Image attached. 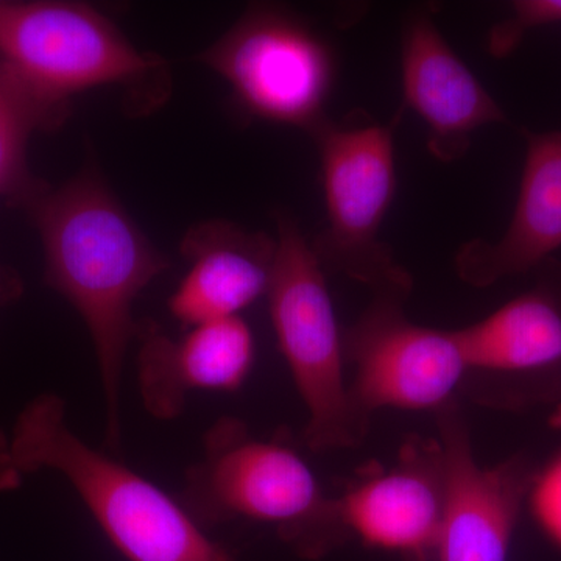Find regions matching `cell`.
I'll list each match as a JSON object with an SVG mask.
<instances>
[{
    "mask_svg": "<svg viewBox=\"0 0 561 561\" xmlns=\"http://www.w3.org/2000/svg\"><path fill=\"white\" fill-rule=\"evenodd\" d=\"M38 228L46 283L77 309L90 331L106 404V443L121 445V383L138 323L133 305L168 271L95 169L60 190L46 187L27 206Z\"/></svg>",
    "mask_w": 561,
    "mask_h": 561,
    "instance_id": "obj_1",
    "label": "cell"
},
{
    "mask_svg": "<svg viewBox=\"0 0 561 561\" xmlns=\"http://www.w3.org/2000/svg\"><path fill=\"white\" fill-rule=\"evenodd\" d=\"M11 470L60 472L130 561H234L179 502L70 430L66 404L43 393L22 409L9 437Z\"/></svg>",
    "mask_w": 561,
    "mask_h": 561,
    "instance_id": "obj_2",
    "label": "cell"
},
{
    "mask_svg": "<svg viewBox=\"0 0 561 561\" xmlns=\"http://www.w3.org/2000/svg\"><path fill=\"white\" fill-rule=\"evenodd\" d=\"M203 459L186 471L181 505L201 526L247 519L273 524L306 559H320L348 538L337 502L289 446L257 440L238 419L205 435Z\"/></svg>",
    "mask_w": 561,
    "mask_h": 561,
    "instance_id": "obj_3",
    "label": "cell"
},
{
    "mask_svg": "<svg viewBox=\"0 0 561 561\" xmlns=\"http://www.w3.org/2000/svg\"><path fill=\"white\" fill-rule=\"evenodd\" d=\"M268 305L280 353L289 365L308 423L306 445L335 451L359 445L368 421L357 412L345 378L339 330L323 265L291 217H278Z\"/></svg>",
    "mask_w": 561,
    "mask_h": 561,
    "instance_id": "obj_4",
    "label": "cell"
},
{
    "mask_svg": "<svg viewBox=\"0 0 561 561\" xmlns=\"http://www.w3.org/2000/svg\"><path fill=\"white\" fill-rule=\"evenodd\" d=\"M319 144L328 224L312 250L321 265L365 284L375 298L404 302L413 280L379 238L397 186L393 125L323 122Z\"/></svg>",
    "mask_w": 561,
    "mask_h": 561,
    "instance_id": "obj_5",
    "label": "cell"
},
{
    "mask_svg": "<svg viewBox=\"0 0 561 561\" xmlns=\"http://www.w3.org/2000/svg\"><path fill=\"white\" fill-rule=\"evenodd\" d=\"M0 58L55 102L92 88L136 87L165 69L101 11L77 2L0 0Z\"/></svg>",
    "mask_w": 561,
    "mask_h": 561,
    "instance_id": "obj_6",
    "label": "cell"
},
{
    "mask_svg": "<svg viewBox=\"0 0 561 561\" xmlns=\"http://www.w3.org/2000/svg\"><path fill=\"white\" fill-rule=\"evenodd\" d=\"M201 60L262 121L313 131L328 119L324 105L334 80L330 47L284 11L251 9Z\"/></svg>",
    "mask_w": 561,
    "mask_h": 561,
    "instance_id": "obj_7",
    "label": "cell"
},
{
    "mask_svg": "<svg viewBox=\"0 0 561 561\" xmlns=\"http://www.w3.org/2000/svg\"><path fill=\"white\" fill-rule=\"evenodd\" d=\"M404 302L375 298L346 332L351 397L365 420L381 409L440 412L468 378L457 331L413 323Z\"/></svg>",
    "mask_w": 561,
    "mask_h": 561,
    "instance_id": "obj_8",
    "label": "cell"
},
{
    "mask_svg": "<svg viewBox=\"0 0 561 561\" xmlns=\"http://www.w3.org/2000/svg\"><path fill=\"white\" fill-rule=\"evenodd\" d=\"M335 502L343 527L365 545L409 561L434 559L446 507L440 440L412 437L393 465L365 468Z\"/></svg>",
    "mask_w": 561,
    "mask_h": 561,
    "instance_id": "obj_9",
    "label": "cell"
},
{
    "mask_svg": "<svg viewBox=\"0 0 561 561\" xmlns=\"http://www.w3.org/2000/svg\"><path fill=\"white\" fill-rule=\"evenodd\" d=\"M437 415L446 465V507L435 559L507 561L534 476L518 459L482 467L456 402Z\"/></svg>",
    "mask_w": 561,
    "mask_h": 561,
    "instance_id": "obj_10",
    "label": "cell"
},
{
    "mask_svg": "<svg viewBox=\"0 0 561 561\" xmlns=\"http://www.w3.org/2000/svg\"><path fill=\"white\" fill-rule=\"evenodd\" d=\"M401 73L405 105L427 125V149L438 161L460 160L479 128L505 122L504 111L443 38L431 10L412 11L402 24Z\"/></svg>",
    "mask_w": 561,
    "mask_h": 561,
    "instance_id": "obj_11",
    "label": "cell"
},
{
    "mask_svg": "<svg viewBox=\"0 0 561 561\" xmlns=\"http://www.w3.org/2000/svg\"><path fill=\"white\" fill-rule=\"evenodd\" d=\"M136 339L140 398L158 420L180 416L192 391L238 390L253 367L254 339L241 317L187 328L176 339L140 321Z\"/></svg>",
    "mask_w": 561,
    "mask_h": 561,
    "instance_id": "obj_12",
    "label": "cell"
},
{
    "mask_svg": "<svg viewBox=\"0 0 561 561\" xmlns=\"http://www.w3.org/2000/svg\"><path fill=\"white\" fill-rule=\"evenodd\" d=\"M276 239L213 220L186 232L181 253L191 262L169 300V311L184 328L239 317L268 294L275 271Z\"/></svg>",
    "mask_w": 561,
    "mask_h": 561,
    "instance_id": "obj_13",
    "label": "cell"
},
{
    "mask_svg": "<svg viewBox=\"0 0 561 561\" xmlns=\"http://www.w3.org/2000/svg\"><path fill=\"white\" fill-rule=\"evenodd\" d=\"M561 249V131L527 135L515 213L496 242L463 243L456 254L461 280L486 287L538 267Z\"/></svg>",
    "mask_w": 561,
    "mask_h": 561,
    "instance_id": "obj_14",
    "label": "cell"
},
{
    "mask_svg": "<svg viewBox=\"0 0 561 561\" xmlns=\"http://www.w3.org/2000/svg\"><path fill=\"white\" fill-rule=\"evenodd\" d=\"M468 375L529 376L561 370V294L540 286L457 331Z\"/></svg>",
    "mask_w": 561,
    "mask_h": 561,
    "instance_id": "obj_15",
    "label": "cell"
},
{
    "mask_svg": "<svg viewBox=\"0 0 561 561\" xmlns=\"http://www.w3.org/2000/svg\"><path fill=\"white\" fill-rule=\"evenodd\" d=\"M69 106L41 94L0 58V201L27 206L46 190L28 169V140L60 128Z\"/></svg>",
    "mask_w": 561,
    "mask_h": 561,
    "instance_id": "obj_16",
    "label": "cell"
},
{
    "mask_svg": "<svg viewBox=\"0 0 561 561\" xmlns=\"http://www.w3.org/2000/svg\"><path fill=\"white\" fill-rule=\"evenodd\" d=\"M556 24H561V0L513 2L511 16L491 28L489 51L496 58L507 57L522 44L527 32Z\"/></svg>",
    "mask_w": 561,
    "mask_h": 561,
    "instance_id": "obj_17",
    "label": "cell"
},
{
    "mask_svg": "<svg viewBox=\"0 0 561 561\" xmlns=\"http://www.w3.org/2000/svg\"><path fill=\"white\" fill-rule=\"evenodd\" d=\"M530 507L535 519L561 548V454L531 479Z\"/></svg>",
    "mask_w": 561,
    "mask_h": 561,
    "instance_id": "obj_18",
    "label": "cell"
},
{
    "mask_svg": "<svg viewBox=\"0 0 561 561\" xmlns=\"http://www.w3.org/2000/svg\"><path fill=\"white\" fill-rule=\"evenodd\" d=\"M20 485V479L11 470L9 435L0 430V491L14 490Z\"/></svg>",
    "mask_w": 561,
    "mask_h": 561,
    "instance_id": "obj_19",
    "label": "cell"
},
{
    "mask_svg": "<svg viewBox=\"0 0 561 561\" xmlns=\"http://www.w3.org/2000/svg\"><path fill=\"white\" fill-rule=\"evenodd\" d=\"M21 279L9 268L0 267V305L16 300L21 297Z\"/></svg>",
    "mask_w": 561,
    "mask_h": 561,
    "instance_id": "obj_20",
    "label": "cell"
},
{
    "mask_svg": "<svg viewBox=\"0 0 561 561\" xmlns=\"http://www.w3.org/2000/svg\"><path fill=\"white\" fill-rule=\"evenodd\" d=\"M553 423L561 427V402L559 409H557L556 415H553Z\"/></svg>",
    "mask_w": 561,
    "mask_h": 561,
    "instance_id": "obj_21",
    "label": "cell"
}]
</instances>
